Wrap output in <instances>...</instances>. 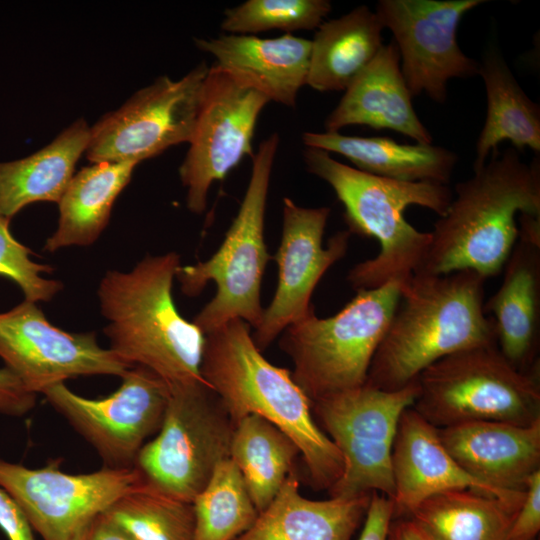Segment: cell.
<instances>
[{
    "mask_svg": "<svg viewBox=\"0 0 540 540\" xmlns=\"http://www.w3.org/2000/svg\"><path fill=\"white\" fill-rule=\"evenodd\" d=\"M303 159L309 173L329 184L343 204L348 231L373 237L380 245L374 258L350 269L347 275L350 285L356 291L380 287L390 281L407 285L427 255L431 233L412 226L404 211L417 205L444 215L453 197L448 185L372 175L315 148L306 147Z\"/></svg>",
    "mask_w": 540,
    "mask_h": 540,
    "instance_id": "5b68a950",
    "label": "cell"
},
{
    "mask_svg": "<svg viewBox=\"0 0 540 540\" xmlns=\"http://www.w3.org/2000/svg\"><path fill=\"white\" fill-rule=\"evenodd\" d=\"M387 540H432L410 517L393 518Z\"/></svg>",
    "mask_w": 540,
    "mask_h": 540,
    "instance_id": "ab89813d",
    "label": "cell"
},
{
    "mask_svg": "<svg viewBox=\"0 0 540 540\" xmlns=\"http://www.w3.org/2000/svg\"><path fill=\"white\" fill-rule=\"evenodd\" d=\"M417 379L396 391L367 383L312 402L313 416L343 457V472L330 497L380 493L392 500V449L402 413L412 407Z\"/></svg>",
    "mask_w": 540,
    "mask_h": 540,
    "instance_id": "30bf717a",
    "label": "cell"
},
{
    "mask_svg": "<svg viewBox=\"0 0 540 540\" xmlns=\"http://www.w3.org/2000/svg\"><path fill=\"white\" fill-rule=\"evenodd\" d=\"M438 434L464 470L494 488L524 491L540 470V421L527 426L467 422L438 428Z\"/></svg>",
    "mask_w": 540,
    "mask_h": 540,
    "instance_id": "d6986e66",
    "label": "cell"
},
{
    "mask_svg": "<svg viewBox=\"0 0 540 540\" xmlns=\"http://www.w3.org/2000/svg\"><path fill=\"white\" fill-rule=\"evenodd\" d=\"M278 145L279 136L273 133L254 153L245 195L219 249L208 260L177 270L187 296L199 295L210 281L217 286L215 296L193 319L204 335L233 319L254 329L261 322V283L271 258L264 239L265 209Z\"/></svg>",
    "mask_w": 540,
    "mask_h": 540,
    "instance_id": "52a82bcc",
    "label": "cell"
},
{
    "mask_svg": "<svg viewBox=\"0 0 540 540\" xmlns=\"http://www.w3.org/2000/svg\"><path fill=\"white\" fill-rule=\"evenodd\" d=\"M134 540H194L192 503L143 482L102 513Z\"/></svg>",
    "mask_w": 540,
    "mask_h": 540,
    "instance_id": "1f68e13d",
    "label": "cell"
},
{
    "mask_svg": "<svg viewBox=\"0 0 540 540\" xmlns=\"http://www.w3.org/2000/svg\"><path fill=\"white\" fill-rule=\"evenodd\" d=\"M82 540H134L100 514L89 526Z\"/></svg>",
    "mask_w": 540,
    "mask_h": 540,
    "instance_id": "f35d334b",
    "label": "cell"
},
{
    "mask_svg": "<svg viewBox=\"0 0 540 540\" xmlns=\"http://www.w3.org/2000/svg\"><path fill=\"white\" fill-rule=\"evenodd\" d=\"M478 74L486 90V118L476 143L473 168L483 165L503 141L518 152L526 147L540 152V108L521 88L506 61L489 51Z\"/></svg>",
    "mask_w": 540,
    "mask_h": 540,
    "instance_id": "83f0119b",
    "label": "cell"
},
{
    "mask_svg": "<svg viewBox=\"0 0 540 540\" xmlns=\"http://www.w3.org/2000/svg\"><path fill=\"white\" fill-rule=\"evenodd\" d=\"M520 507L474 489H455L421 502L408 516L432 540H508Z\"/></svg>",
    "mask_w": 540,
    "mask_h": 540,
    "instance_id": "f1b7e54d",
    "label": "cell"
},
{
    "mask_svg": "<svg viewBox=\"0 0 540 540\" xmlns=\"http://www.w3.org/2000/svg\"><path fill=\"white\" fill-rule=\"evenodd\" d=\"M308 148L336 153L354 168L384 178L406 182L447 185L457 164V155L432 144H400L388 137L348 136L339 132H304Z\"/></svg>",
    "mask_w": 540,
    "mask_h": 540,
    "instance_id": "cb8c5ba5",
    "label": "cell"
},
{
    "mask_svg": "<svg viewBox=\"0 0 540 540\" xmlns=\"http://www.w3.org/2000/svg\"><path fill=\"white\" fill-rule=\"evenodd\" d=\"M201 377L234 424L257 415L297 445L310 484L330 490L343 472V457L318 426L312 402L288 369L270 363L254 343L251 326L233 319L205 334Z\"/></svg>",
    "mask_w": 540,
    "mask_h": 540,
    "instance_id": "7a4b0ae2",
    "label": "cell"
},
{
    "mask_svg": "<svg viewBox=\"0 0 540 540\" xmlns=\"http://www.w3.org/2000/svg\"><path fill=\"white\" fill-rule=\"evenodd\" d=\"M0 529L8 540H35L33 530L15 500L0 487Z\"/></svg>",
    "mask_w": 540,
    "mask_h": 540,
    "instance_id": "74e56055",
    "label": "cell"
},
{
    "mask_svg": "<svg viewBox=\"0 0 540 540\" xmlns=\"http://www.w3.org/2000/svg\"><path fill=\"white\" fill-rule=\"evenodd\" d=\"M331 8L327 0H247L225 10L221 29L240 35L312 30L320 26Z\"/></svg>",
    "mask_w": 540,
    "mask_h": 540,
    "instance_id": "d6a6232c",
    "label": "cell"
},
{
    "mask_svg": "<svg viewBox=\"0 0 540 540\" xmlns=\"http://www.w3.org/2000/svg\"><path fill=\"white\" fill-rule=\"evenodd\" d=\"M180 266L176 252L147 255L130 271H107L97 290L109 349L129 366L151 370L169 386L203 381L205 335L183 318L173 299Z\"/></svg>",
    "mask_w": 540,
    "mask_h": 540,
    "instance_id": "277c9868",
    "label": "cell"
},
{
    "mask_svg": "<svg viewBox=\"0 0 540 540\" xmlns=\"http://www.w3.org/2000/svg\"><path fill=\"white\" fill-rule=\"evenodd\" d=\"M300 455L292 439L267 420L248 415L236 422L231 445L233 461L260 513L274 499Z\"/></svg>",
    "mask_w": 540,
    "mask_h": 540,
    "instance_id": "f546056e",
    "label": "cell"
},
{
    "mask_svg": "<svg viewBox=\"0 0 540 540\" xmlns=\"http://www.w3.org/2000/svg\"><path fill=\"white\" fill-rule=\"evenodd\" d=\"M142 484L134 466L70 474L60 460L32 469L0 459V487L43 540H82L100 514Z\"/></svg>",
    "mask_w": 540,
    "mask_h": 540,
    "instance_id": "7c38bea8",
    "label": "cell"
},
{
    "mask_svg": "<svg viewBox=\"0 0 540 540\" xmlns=\"http://www.w3.org/2000/svg\"><path fill=\"white\" fill-rule=\"evenodd\" d=\"M192 506L194 540H235L252 526L259 514L230 458L216 466Z\"/></svg>",
    "mask_w": 540,
    "mask_h": 540,
    "instance_id": "4dcf8cb0",
    "label": "cell"
},
{
    "mask_svg": "<svg viewBox=\"0 0 540 540\" xmlns=\"http://www.w3.org/2000/svg\"><path fill=\"white\" fill-rule=\"evenodd\" d=\"M269 102L244 78L217 65L209 67L189 149L179 168L192 213L205 211L214 182L223 180L243 157H253L256 123Z\"/></svg>",
    "mask_w": 540,
    "mask_h": 540,
    "instance_id": "8fae6325",
    "label": "cell"
},
{
    "mask_svg": "<svg viewBox=\"0 0 540 540\" xmlns=\"http://www.w3.org/2000/svg\"><path fill=\"white\" fill-rule=\"evenodd\" d=\"M89 138L90 127L80 118L39 151L0 162V215L11 220L31 203H58Z\"/></svg>",
    "mask_w": 540,
    "mask_h": 540,
    "instance_id": "d4e9b609",
    "label": "cell"
},
{
    "mask_svg": "<svg viewBox=\"0 0 540 540\" xmlns=\"http://www.w3.org/2000/svg\"><path fill=\"white\" fill-rule=\"evenodd\" d=\"M393 518L408 517L427 498L449 490L474 489L520 507L524 491L494 488L464 470L443 445L438 428L412 407L401 415L392 449Z\"/></svg>",
    "mask_w": 540,
    "mask_h": 540,
    "instance_id": "ac0fdd59",
    "label": "cell"
},
{
    "mask_svg": "<svg viewBox=\"0 0 540 540\" xmlns=\"http://www.w3.org/2000/svg\"><path fill=\"white\" fill-rule=\"evenodd\" d=\"M209 67L201 62L185 76H160L90 127L85 151L91 163L139 162L171 146L189 143Z\"/></svg>",
    "mask_w": 540,
    "mask_h": 540,
    "instance_id": "4fadbf2b",
    "label": "cell"
},
{
    "mask_svg": "<svg viewBox=\"0 0 540 540\" xmlns=\"http://www.w3.org/2000/svg\"><path fill=\"white\" fill-rule=\"evenodd\" d=\"M121 378L117 390L97 399L80 396L65 383L42 393L109 468L134 466L147 439L160 429L170 396L169 385L145 367L133 366Z\"/></svg>",
    "mask_w": 540,
    "mask_h": 540,
    "instance_id": "5bb4252c",
    "label": "cell"
},
{
    "mask_svg": "<svg viewBox=\"0 0 540 540\" xmlns=\"http://www.w3.org/2000/svg\"><path fill=\"white\" fill-rule=\"evenodd\" d=\"M540 530V470L528 480L525 498L509 530L508 540H535Z\"/></svg>",
    "mask_w": 540,
    "mask_h": 540,
    "instance_id": "e575fe53",
    "label": "cell"
},
{
    "mask_svg": "<svg viewBox=\"0 0 540 540\" xmlns=\"http://www.w3.org/2000/svg\"><path fill=\"white\" fill-rule=\"evenodd\" d=\"M36 405V394L25 388L8 368H0V413L21 417Z\"/></svg>",
    "mask_w": 540,
    "mask_h": 540,
    "instance_id": "d590c367",
    "label": "cell"
},
{
    "mask_svg": "<svg viewBox=\"0 0 540 540\" xmlns=\"http://www.w3.org/2000/svg\"><path fill=\"white\" fill-rule=\"evenodd\" d=\"M136 165L91 163L74 173L58 202V226L44 250L53 253L65 247L92 245L107 226L112 206Z\"/></svg>",
    "mask_w": 540,
    "mask_h": 540,
    "instance_id": "4316f807",
    "label": "cell"
},
{
    "mask_svg": "<svg viewBox=\"0 0 540 540\" xmlns=\"http://www.w3.org/2000/svg\"><path fill=\"white\" fill-rule=\"evenodd\" d=\"M330 208H306L283 198V225L275 254L278 280L272 301L252 337L265 350L285 328L314 312L311 297L326 271L347 252L351 233L339 231L323 247Z\"/></svg>",
    "mask_w": 540,
    "mask_h": 540,
    "instance_id": "e0dca14e",
    "label": "cell"
},
{
    "mask_svg": "<svg viewBox=\"0 0 540 540\" xmlns=\"http://www.w3.org/2000/svg\"><path fill=\"white\" fill-rule=\"evenodd\" d=\"M370 498H305L293 470L252 526L235 540H351L364 522Z\"/></svg>",
    "mask_w": 540,
    "mask_h": 540,
    "instance_id": "603a6c76",
    "label": "cell"
},
{
    "mask_svg": "<svg viewBox=\"0 0 540 540\" xmlns=\"http://www.w3.org/2000/svg\"><path fill=\"white\" fill-rule=\"evenodd\" d=\"M486 280L473 270L413 275L402 288L366 383L400 390L448 355L496 343L493 320L483 308Z\"/></svg>",
    "mask_w": 540,
    "mask_h": 540,
    "instance_id": "3957f363",
    "label": "cell"
},
{
    "mask_svg": "<svg viewBox=\"0 0 540 540\" xmlns=\"http://www.w3.org/2000/svg\"><path fill=\"white\" fill-rule=\"evenodd\" d=\"M196 46L216 59L218 67L244 78L268 99L295 107L307 85L311 40L291 33L276 38L223 34L197 38Z\"/></svg>",
    "mask_w": 540,
    "mask_h": 540,
    "instance_id": "44dd1931",
    "label": "cell"
},
{
    "mask_svg": "<svg viewBox=\"0 0 540 540\" xmlns=\"http://www.w3.org/2000/svg\"><path fill=\"white\" fill-rule=\"evenodd\" d=\"M411 100L398 48L391 40L344 91L324 127L329 132L353 125L390 129L416 143L432 144V135L418 118Z\"/></svg>",
    "mask_w": 540,
    "mask_h": 540,
    "instance_id": "ffe728a7",
    "label": "cell"
},
{
    "mask_svg": "<svg viewBox=\"0 0 540 540\" xmlns=\"http://www.w3.org/2000/svg\"><path fill=\"white\" fill-rule=\"evenodd\" d=\"M0 358L36 395L70 378L122 377L131 368L101 347L94 332L64 331L51 324L36 303L26 300L0 313Z\"/></svg>",
    "mask_w": 540,
    "mask_h": 540,
    "instance_id": "2e32d148",
    "label": "cell"
},
{
    "mask_svg": "<svg viewBox=\"0 0 540 540\" xmlns=\"http://www.w3.org/2000/svg\"><path fill=\"white\" fill-rule=\"evenodd\" d=\"M412 405L436 428L496 421L531 425L540 421L539 366L514 367L496 343L448 355L423 370Z\"/></svg>",
    "mask_w": 540,
    "mask_h": 540,
    "instance_id": "ba28073f",
    "label": "cell"
},
{
    "mask_svg": "<svg viewBox=\"0 0 540 540\" xmlns=\"http://www.w3.org/2000/svg\"><path fill=\"white\" fill-rule=\"evenodd\" d=\"M434 223L419 275L473 270L486 279L498 275L518 239V213L540 218V161L524 162L512 148L493 150ZM414 274V275H415Z\"/></svg>",
    "mask_w": 540,
    "mask_h": 540,
    "instance_id": "6da1fadb",
    "label": "cell"
},
{
    "mask_svg": "<svg viewBox=\"0 0 540 540\" xmlns=\"http://www.w3.org/2000/svg\"><path fill=\"white\" fill-rule=\"evenodd\" d=\"M402 288L390 281L357 290L335 315L319 318L313 312L281 333L279 346L293 363L292 377L311 402L367 382Z\"/></svg>",
    "mask_w": 540,
    "mask_h": 540,
    "instance_id": "8992f818",
    "label": "cell"
},
{
    "mask_svg": "<svg viewBox=\"0 0 540 540\" xmlns=\"http://www.w3.org/2000/svg\"><path fill=\"white\" fill-rule=\"evenodd\" d=\"M383 29L366 5L323 21L311 40L307 85L319 92L345 91L384 45Z\"/></svg>",
    "mask_w": 540,
    "mask_h": 540,
    "instance_id": "484cf974",
    "label": "cell"
},
{
    "mask_svg": "<svg viewBox=\"0 0 540 540\" xmlns=\"http://www.w3.org/2000/svg\"><path fill=\"white\" fill-rule=\"evenodd\" d=\"M169 388L161 427L134 467L148 486L192 503L216 466L230 457L235 424L204 381Z\"/></svg>",
    "mask_w": 540,
    "mask_h": 540,
    "instance_id": "9c48e42d",
    "label": "cell"
},
{
    "mask_svg": "<svg viewBox=\"0 0 540 540\" xmlns=\"http://www.w3.org/2000/svg\"><path fill=\"white\" fill-rule=\"evenodd\" d=\"M10 219L0 215V276L15 282L22 290L25 300L33 303L49 302L63 285L60 281L42 277L53 268L34 262L32 251L19 243L9 230Z\"/></svg>",
    "mask_w": 540,
    "mask_h": 540,
    "instance_id": "836d02e7",
    "label": "cell"
},
{
    "mask_svg": "<svg viewBox=\"0 0 540 540\" xmlns=\"http://www.w3.org/2000/svg\"><path fill=\"white\" fill-rule=\"evenodd\" d=\"M503 267L499 288L484 303L491 314L496 343L520 371L538 366L540 341V242L518 237Z\"/></svg>",
    "mask_w": 540,
    "mask_h": 540,
    "instance_id": "7402d4cb",
    "label": "cell"
},
{
    "mask_svg": "<svg viewBox=\"0 0 540 540\" xmlns=\"http://www.w3.org/2000/svg\"><path fill=\"white\" fill-rule=\"evenodd\" d=\"M392 520V500L373 492L358 540H387Z\"/></svg>",
    "mask_w": 540,
    "mask_h": 540,
    "instance_id": "8d00e7d4",
    "label": "cell"
},
{
    "mask_svg": "<svg viewBox=\"0 0 540 540\" xmlns=\"http://www.w3.org/2000/svg\"><path fill=\"white\" fill-rule=\"evenodd\" d=\"M484 0H381L376 14L393 34L410 94L445 102L453 78L478 75L479 63L459 47L462 17Z\"/></svg>",
    "mask_w": 540,
    "mask_h": 540,
    "instance_id": "9a60e30c",
    "label": "cell"
}]
</instances>
